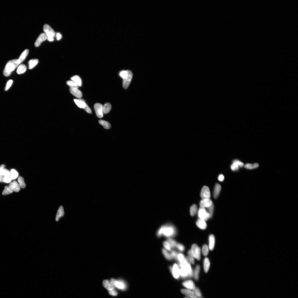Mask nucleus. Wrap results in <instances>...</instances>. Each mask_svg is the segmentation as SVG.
Here are the masks:
<instances>
[{
  "mask_svg": "<svg viewBox=\"0 0 298 298\" xmlns=\"http://www.w3.org/2000/svg\"><path fill=\"white\" fill-rule=\"evenodd\" d=\"M21 63L19 59L12 60L8 62L4 71V75L7 77L9 76Z\"/></svg>",
  "mask_w": 298,
  "mask_h": 298,
  "instance_id": "1",
  "label": "nucleus"
},
{
  "mask_svg": "<svg viewBox=\"0 0 298 298\" xmlns=\"http://www.w3.org/2000/svg\"><path fill=\"white\" fill-rule=\"evenodd\" d=\"M162 235L167 237H171L175 236L176 234V230L174 227L170 225H166L162 226Z\"/></svg>",
  "mask_w": 298,
  "mask_h": 298,
  "instance_id": "2",
  "label": "nucleus"
},
{
  "mask_svg": "<svg viewBox=\"0 0 298 298\" xmlns=\"http://www.w3.org/2000/svg\"><path fill=\"white\" fill-rule=\"evenodd\" d=\"M198 214L199 219L203 220L205 221H207L210 218V215L207 212L206 208L200 207L198 212Z\"/></svg>",
  "mask_w": 298,
  "mask_h": 298,
  "instance_id": "3",
  "label": "nucleus"
},
{
  "mask_svg": "<svg viewBox=\"0 0 298 298\" xmlns=\"http://www.w3.org/2000/svg\"><path fill=\"white\" fill-rule=\"evenodd\" d=\"M191 252L194 258L198 261L201 259V250L200 248L196 244H193L191 247Z\"/></svg>",
  "mask_w": 298,
  "mask_h": 298,
  "instance_id": "4",
  "label": "nucleus"
},
{
  "mask_svg": "<svg viewBox=\"0 0 298 298\" xmlns=\"http://www.w3.org/2000/svg\"><path fill=\"white\" fill-rule=\"evenodd\" d=\"M43 31L47 37L54 38L55 35V33L51 27L48 24H45L43 26Z\"/></svg>",
  "mask_w": 298,
  "mask_h": 298,
  "instance_id": "5",
  "label": "nucleus"
},
{
  "mask_svg": "<svg viewBox=\"0 0 298 298\" xmlns=\"http://www.w3.org/2000/svg\"><path fill=\"white\" fill-rule=\"evenodd\" d=\"M133 74L130 70H129L128 75L125 79H123V86L125 89H127L129 87L133 78Z\"/></svg>",
  "mask_w": 298,
  "mask_h": 298,
  "instance_id": "6",
  "label": "nucleus"
},
{
  "mask_svg": "<svg viewBox=\"0 0 298 298\" xmlns=\"http://www.w3.org/2000/svg\"><path fill=\"white\" fill-rule=\"evenodd\" d=\"M110 281L118 288L123 290L126 289V285L123 281L116 280L113 278L111 279Z\"/></svg>",
  "mask_w": 298,
  "mask_h": 298,
  "instance_id": "7",
  "label": "nucleus"
},
{
  "mask_svg": "<svg viewBox=\"0 0 298 298\" xmlns=\"http://www.w3.org/2000/svg\"><path fill=\"white\" fill-rule=\"evenodd\" d=\"M201 196L202 199L210 198L211 197V193L208 187L205 186L202 188L201 193Z\"/></svg>",
  "mask_w": 298,
  "mask_h": 298,
  "instance_id": "8",
  "label": "nucleus"
},
{
  "mask_svg": "<svg viewBox=\"0 0 298 298\" xmlns=\"http://www.w3.org/2000/svg\"><path fill=\"white\" fill-rule=\"evenodd\" d=\"M103 105L99 103L95 104L94 108L97 116L99 118H102L103 116Z\"/></svg>",
  "mask_w": 298,
  "mask_h": 298,
  "instance_id": "9",
  "label": "nucleus"
},
{
  "mask_svg": "<svg viewBox=\"0 0 298 298\" xmlns=\"http://www.w3.org/2000/svg\"><path fill=\"white\" fill-rule=\"evenodd\" d=\"M170 269L175 278H178L179 277V268L176 264H174L173 266L170 267Z\"/></svg>",
  "mask_w": 298,
  "mask_h": 298,
  "instance_id": "10",
  "label": "nucleus"
},
{
  "mask_svg": "<svg viewBox=\"0 0 298 298\" xmlns=\"http://www.w3.org/2000/svg\"><path fill=\"white\" fill-rule=\"evenodd\" d=\"M47 37L44 33L41 34L38 37L35 43L36 47H39L43 41L47 39Z\"/></svg>",
  "mask_w": 298,
  "mask_h": 298,
  "instance_id": "11",
  "label": "nucleus"
},
{
  "mask_svg": "<svg viewBox=\"0 0 298 298\" xmlns=\"http://www.w3.org/2000/svg\"><path fill=\"white\" fill-rule=\"evenodd\" d=\"M213 204L212 201L210 198L202 199L200 203V206L201 207L205 208L211 206Z\"/></svg>",
  "mask_w": 298,
  "mask_h": 298,
  "instance_id": "12",
  "label": "nucleus"
},
{
  "mask_svg": "<svg viewBox=\"0 0 298 298\" xmlns=\"http://www.w3.org/2000/svg\"><path fill=\"white\" fill-rule=\"evenodd\" d=\"M103 285L105 288L109 291L115 289L116 288L114 284L111 281L108 280H104L103 282Z\"/></svg>",
  "mask_w": 298,
  "mask_h": 298,
  "instance_id": "13",
  "label": "nucleus"
},
{
  "mask_svg": "<svg viewBox=\"0 0 298 298\" xmlns=\"http://www.w3.org/2000/svg\"><path fill=\"white\" fill-rule=\"evenodd\" d=\"M69 89L70 93L79 99H80L82 97V94L78 88L70 87Z\"/></svg>",
  "mask_w": 298,
  "mask_h": 298,
  "instance_id": "14",
  "label": "nucleus"
},
{
  "mask_svg": "<svg viewBox=\"0 0 298 298\" xmlns=\"http://www.w3.org/2000/svg\"><path fill=\"white\" fill-rule=\"evenodd\" d=\"M183 286L188 289L193 290L195 288L194 283L191 280H188L184 281L182 283Z\"/></svg>",
  "mask_w": 298,
  "mask_h": 298,
  "instance_id": "15",
  "label": "nucleus"
},
{
  "mask_svg": "<svg viewBox=\"0 0 298 298\" xmlns=\"http://www.w3.org/2000/svg\"><path fill=\"white\" fill-rule=\"evenodd\" d=\"M9 187L10 189L13 191L18 192H19L20 190V187L18 183L16 181H13L10 184Z\"/></svg>",
  "mask_w": 298,
  "mask_h": 298,
  "instance_id": "16",
  "label": "nucleus"
},
{
  "mask_svg": "<svg viewBox=\"0 0 298 298\" xmlns=\"http://www.w3.org/2000/svg\"><path fill=\"white\" fill-rule=\"evenodd\" d=\"M74 101L76 104L79 108L84 109L87 105L85 101L82 99H74Z\"/></svg>",
  "mask_w": 298,
  "mask_h": 298,
  "instance_id": "17",
  "label": "nucleus"
},
{
  "mask_svg": "<svg viewBox=\"0 0 298 298\" xmlns=\"http://www.w3.org/2000/svg\"><path fill=\"white\" fill-rule=\"evenodd\" d=\"M196 224L198 228L202 230L206 229L207 228V224L205 221L199 219L196 221Z\"/></svg>",
  "mask_w": 298,
  "mask_h": 298,
  "instance_id": "18",
  "label": "nucleus"
},
{
  "mask_svg": "<svg viewBox=\"0 0 298 298\" xmlns=\"http://www.w3.org/2000/svg\"><path fill=\"white\" fill-rule=\"evenodd\" d=\"M209 249L210 250H214L215 244V238L214 235H210L209 237Z\"/></svg>",
  "mask_w": 298,
  "mask_h": 298,
  "instance_id": "19",
  "label": "nucleus"
},
{
  "mask_svg": "<svg viewBox=\"0 0 298 298\" xmlns=\"http://www.w3.org/2000/svg\"><path fill=\"white\" fill-rule=\"evenodd\" d=\"M64 212L63 207L61 206L59 208L56 215V220L58 221L60 218L64 216Z\"/></svg>",
  "mask_w": 298,
  "mask_h": 298,
  "instance_id": "20",
  "label": "nucleus"
},
{
  "mask_svg": "<svg viewBox=\"0 0 298 298\" xmlns=\"http://www.w3.org/2000/svg\"><path fill=\"white\" fill-rule=\"evenodd\" d=\"M181 291L183 294L185 295L188 298H192L195 295L193 291L189 289H182L181 290Z\"/></svg>",
  "mask_w": 298,
  "mask_h": 298,
  "instance_id": "21",
  "label": "nucleus"
},
{
  "mask_svg": "<svg viewBox=\"0 0 298 298\" xmlns=\"http://www.w3.org/2000/svg\"><path fill=\"white\" fill-rule=\"evenodd\" d=\"M221 185L219 184H216L215 186L214 190V197L215 198H217L219 195L221 190Z\"/></svg>",
  "mask_w": 298,
  "mask_h": 298,
  "instance_id": "22",
  "label": "nucleus"
},
{
  "mask_svg": "<svg viewBox=\"0 0 298 298\" xmlns=\"http://www.w3.org/2000/svg\"><path fill=\"white\" fill-rule=\"evenodd\" d=\"M5 165H2L0 166V175L5 176H10V172L7 169H5Z\"/></svg>",
  "mask_w": 298,
  "mask_h": 298,
  "instance_id": "23",
  "label": "nucleus"
},
{
  "mask_svg": "<svg viewBox=\"0 0 298 298\" xmlns=\"http://www.w3.org/2000/svg\"><path fill=\"white\" fill-rule=\"evenodd\" d=\"M71 79L72 81L74 82L78 86H82V80L80 76L77 75H75L72 76Z\"/></svg>",
  "mask_w": 298,
  "mask_h": 298,
  "instance_id": "24",
  "label": "nucleus"
},
{
  "mask_svg": "<svg viewBox=\"0 0 298 298\" xmlns=\"http://www.w3.org/2000/svg\"><path fill=\"white\" fill-rule=\"evenodd\" d=\"M111 108V105L110 103H106L103 106V113L106 114L109 113L110 111Z\"/></svg>",
  "mask_w": 298,
  "mask_h": 298,
  "instance_id": "25",
  "label": "nucleus"
},
{
  "mask_svg": "<svg viewBox=\"0 0 298 298\" xmlns=\"http://www.w3.org/2000/svg\"><path fill=\"white\" fill-rule=\"evenodd\" d=\"M204 269L205 272L207 273L208 272L210 267V262L209 260L207 258H205L204 260Z\"/></svg>",
  "mask_w": 298,
  "mask_h": 298,
  "instance_id": "26",
  "label": "nucleus"
},
{
  "mask_svg": "<svg viewBox=\"0 0 298 298\" xmlns=\"http://www.w3.org/2000/svg\"><path fill=\"white\" fill-rule=\"evenodd\" d=\"M39 60L37 59H32L29 61L28 62L29 68L31 69L35 67L39 63Z\"/></svg>",
  "mask_w": 298,
  "mask_h": 298,
  "instance_id": "27",
  "label": "nucleus"
},
{
  "mask_svg": "<svg viewBox=\"0 0 298 298\" xmlns=\"http://www.w3.org/2000/svg\"><path fill=\"white\" fill-rule=\"evenodd\" d=\"M26 70L27 67L26 65L23 64H21L18 68L17 73L19 74H21L25 72Z\"/></svg>",
  "mask_w": 298,
  "mask_h": 298,
  "instance_id": "28",
  "label": "nucleus"
},
{
  "mask_svg": "<svg viewBox=\"0 0 298 298\" xmlns=\"http://www.w3.org/2000/svg\"><path fill=\"white\" fill-rule=\"evenodd\" d=\"M200 267L199 265H197L193 273L194 278L195 280H197L199 278L200 272Z\"/></svg>",
  "mask_w": 298,
  "mask_h": 298,
  "instance_id": "29",
  "label": "nucleus"
},
{
  "mask_svg": "<svg viewBox=\"0 0 298 298\" xmlns=\"http://www.w3.org/2000/svg\"><path fill=\"white\" fill-rule=\"evenodd\" d=\"M99 122V123L103 127L106 129H109L111 128V125L109 123L104 120H100Z\"/></svg>",
  "mask_w": 298,
  "mask_h": 298,
  "instance_id": "30",
  "label": "nucleus"
},
{
  "mask_svg": "<svg viewBox=\"0 0 298 298\" xmlns=\"http://www.w3.org/2000/svg\"><path fill=\"white\" fill-rule=\"evenodd\" d=\"M29 52V50L28 49H26L22 53L19 59L21 61V63L23 62L25 59Z\"/></svg>",
  "mask_w": 298,
  "mask_h": 298,
  "instance_id": "31",
  "label": "nucleus"
},
{
  "mask_svg": "<svg viewBox=\"0 0 298 298\" xmlns=\"http://www.w3.org/2000/svg\"><path fill=\"white\" fill-rule=\"evenodd\" d=\"M197 212V207L195 204H194L191 206L190 209V214L192 216H195Z\"/></svg>",
  "mask_w": 298,
  "mask_h": 298,
  "instance_id": "32",
  "label": "nucleus"
},
{
  "mask_svg": "<svg viewBox=\"0 0 298 298\" xmlns=\"http://www.w3.org/2000/svg\"><path fill=\"white\" fill-rule=\"evenodd\" d=\"M10 177L12 180L15 179L18 177L19 175L18 172L14 169H12L11 170Z\"/></svg>",
  "mask_w": 298,
  "mask_h": 298,
  "instance_id": "33",
  "label": "nucleus"
},
{
  "mask_svg": "<svg viewBox=\"0 0 298 298\" xmlns=\"http://www.w3.org/2000/svg\"><path fill=\"white\" fill-rule=\"evenodd\" d=\"M19 185L22 188H24L26 187V184L24 181L23 178L21 176L19 177L18 179Z\"/></svg>",
  "mask_w": 298,
  "mask_h": 298,
  "instance_id": "34",
  "label": "nucleus"
},
{
  "mask_svg": "<svg viewBox=\"0 0 298 298\" xmlns=\"http://www.w3.org/2000/svg\"><path fill=\"white\" fill-rule=\"evenodd\" d=\"M258 166L259 165L257 163L253 164H252L248 163L245 166V167L247 169H252L257 168Z\"/></svg>",
  "mask_w": 298,
  "mask_h": 298,
  "instance_id": "35",
  "label": "nucleus"
},
{
  "mask_svg": "<svg viewBox=\"0 0 298 298\" xmlns=\"http://www.w3.org/2000/svg\"><path fill=\"white\" fill-rule=\"evenodd\" d=\"M162 251L163 255L165 256L166 258L169 260H172V259H173V258H172L170 254H169L167 251L165 249H163Z\"/></svg>",
  "mask_w": 298,
  "mask_h": 298,
  "instance_id": "36",
  "label": "nucleus"
},
{
  "mask_svg": "<svg viewBox=\"0 0 298 298\" xmlns=\"http://www.w3.org/2000/svg\"><path fill=\"white\" fill-rule=\"evenodd\" d=\"M214 205L213 204L211 206L206 208L207 211L209 213L210 215V218L212 217L213 216L214 211Z\"/></svg>",
  "mask_w": 298,
  "mask_h": 298,
  "instance_id": "37",
  "label": "nucleus"
},
{
  "mask_svg": "<svg viewBox=\"0 0 298 298\" xmlns=\"http://www.w3.org/2000/svg\"><path fill=\"white\" fill-rule=\"evenodd\" d=\"M202 253L203 255L205 256H207L209 253V248L206 245H204L202 248Z\"/></svg>",
  "mask_w": 298,
  "mask_h": 298,
  "instance_id": "38",
  "label": "nucleus"
},
{
  "mask_svg": "<svg viewBox=\"0 0 298 298\" xmlns=\"http://www.w3.org/2000/svg\"><path fill=\"white\" fill-rule=\"evenodd\" d=\"M5 189L2 192V194L4 195H6L12 193L13 191L11 190L9 186H6L5 187Z\"/></svg>",
  "mask_w": 298,
  "mask_h": 298,
  "instance_id": "39",
  "label": "nucleus"
},
{
  "mask_svg": "<svg viewBox=\"0 0 298 298\" xmlns=\"http://www.w3.org/2000/svg\"><path fill=\"white\" fill-rule=\"evenodd\" d=\"M185 260L186 258L183 254L178 253L177 255V260L178 261L179 263H183L185 261Z\"/></svg>",
  "mask_w": 298,
  "mask_h": 298,
  "instance_id": "40",
  "label": "nucleus"
},
{
  "mask_svg": "<svg viewBox=\"0 0 298 298\" xmlns=\"http://www.w3.org/2000/svg\"><path fill=\"white\" fill-rule=\"evenodd\" d=\"M67 84L71 88H78V86L72 80L67 81Z\"/></svg>",
  "mask_w": 298,
  "mask_h": 298,
  "instance_id": "41",
  "label": "nucleus"
},
{
  "mask_svg": "<svg viewBox=\"0 0 298 298\" xmlns=\"http://www.w3.org/2000/svg\"><path fill=\"white\" fill-rule=\"evenodd\" d=\"M129 70H122L120 72L119 75L123 79H125L128 75Z\"/></svg>",
  "mask_w": 298,
  "mask_h": 298,
  "instance_id": "42",
  "label": "nucleus"
},
{
  "mask_svg": "<svg viewBox=\"0 0 298 298\" xmlns=\"http://www.w3.org/2000/svg\"><path fill=\"white\" fill-rule=\"evenodd\" d=\"M188 257H189L190 259V263L192 264H194L195 263V258L193 256L191 251L190 250L188 251Z\"/></svg>",
  "mask_w": 298,
  "mask_h": 298,
  "instance_id": "43",
  "label": "nucleus"
},
{
  "mask_svg": "<svg viewBox=\"0 0 298 298\" xmlns=\"http://www.w3.org/2000/svg\"><path fill=\"white\" fill-rule=\"evenodd\" d=\"M167 242L170 245L171 247L174 248L176 246L177 243L173 239L169 238L167 239Z\"/></svg>",
  "mask_w": 298,
  "mask_h": 298,
  "instance_id": "44",
  "label": "nucleus"
},
{
  "mask_svg": "<svg viewBox=\"0 0 298 298\" xmlns=\"http://www.w3.org/2000/svg\"><path fill=\"white\" fill-rule=\"evenodd\" d=\"M193 292L195 296L198 298H201L202 295L200 290L198 288H196L193 290Z\"/></svg>",
  "mask_w": 298,
  "mask_h": 298,
  "instance_id": "45",
  "label": "nucleus"
},
{
  "mask_svg": "<svg viewBox=\"0 0 298 298\" xmlns=\"http://www.w3.org/2000/svg\"><path fill=\"white\" fill-rule=\"evenodd\" d=\"M13 82V80H10L7 82L6 86L5 88V91H7L10 89L12 85Z\"/></svg>",
  "mask_w": 298,
  "mask_h": 298,
  "instance_id": "46",
  "label": "nucleus"
},
{
  "mask_svg": "<svg viewBox=\"0 0 298 298\" xmlns=\"http://www.w3.org/2000/svg\"><path fill=\"white\" fill-rule=\"evenodd\" d=\"M163 245L164 247L166 249L169 251H170L171 250V247L170 245H169V243L167 241L164 242Z\"/></svg>",
  "mask_w": 298,
  "mask_h": 298,
  "instance_id": "47",
  "label": "nucleus"
},
{
  "mask_svg": "<svg viewBox=\"0 0 298 298\" xmlns=\"http://www.w3.org/2000/svg\"><path fill=\"white\" fill-rule=\"evenodd\" d=\"M176 247L178 249L181 251H183L185 250V247L183 245L179 243L177 244Z\"/></svg>",
  "mask_w": 298,
  "mask_h": 298,
  "instance_id": "48",
  "label": "nucleus"
},
{
  "mask_svg": "<svg viewBox=\"0 0 298 298\" xmlns=\"http://www.w3.org/2000/svg\"><path fill=\"white\" fill-rule=\"evenodd\" d=\"M239 166L235 163H233L231 166V168L233 171H236L238 170Z\"/></svg>",
  "mask_w": 298,
  "mask_h": 298,
  "instance_id": "49",
  "label": "nucleus"
},
{
  "mask_svg": "<svg viewBox=\"0 0 298 298\" xmlns=\"http://www.w3.org/2000/svg\"><path fill=\"white\" fill-rule=\"evenodd\" d=\"M178 253L176 252V251H172L170 255L171 256L172 258H174L177 260V257Z\"/></svg>",
  "mask_w": 298,
  "mask_h": 298,
  "instance_id": "50",
  "label": "nucleus"
},
{
  "mask_svg": "<svg viewBox=\"0 0 298 298\" xmlns=\"http://www.w3.org/2000/svg\"><path fill=\"white\" fill-rule=\"evenodd\" d=\"M233 163H236L240 167H242L244 166V164L239 160H235L233 161Z\"/></svg>",
  "mask_w": 298,
  "mask_h": 298,
  "instance_id": "51",
  "label": "nucleus"
},
{
  "mask_svg": "<svg viewBox=\"0 0 298 298\" xmlns=\"http://www.w3.org/2000/svg\"><path fill=\"white\" fill-rule=\"evenodd\" d=\"M109 294L113 296H117L118 294V292L117 291L114 289L112 290L109 291Z\"/></svg>",
  "mask_w": 298,
  "mask_h": 298,
  "instance_id": "52",
  "label": "nucleus"
},
{
  "mask_svg": "<svg viewBox=\"0 0 298 298\" xmlns=\"http://www.w3.org/2000/svg\"><path fill=\"white\" fill-rule=\"evenodd\" d=\"M12 179L10 176H5L4 179V182L9 183L12 181Z\"/></svg>",
  "mask_w": 298,
  "mask_h": 298,
  "instance_id": "53",
  "label": "nucleus"
},
{
  "mask_svg": "<svg viewBox=\"0 0 298 298\" xmlns=\"http://www.w3.org/2000/svg\"><path fill=\"white\" fill-rule=\"evenodd\" d=\"M84 109L87 113L90 114H92V112L91 109L89 108L88 105H87Z\"/></svg>",
  "mask_w": 298,
  "mask_h": 298,
  "instance_id": "54",
  "label": "nucleus"
},
{
  "mask_svg": "<svg viewBox=\"0 0 298 298\" xmlns=\"http://www.w3.org/2000/svg\"><path fill=\"white\" fill-rule=\"evenodd\" d=\"M224 176L223 174H220L218 176V179L219 181H222L224 179Z\"/></svg>",
  "mask_w": 298,
  "mask_h": 298,
  "instance_id": "55",
  "label": "nucleus"
},
{
  "mask_svg": "<svg viewBox=\"0 0 298 298\" xmlns=\"http://www.w3.org/2000/svg\"><path fill=\"white\" fill-rule=\"evenodd\" d=\"M62 37L61 35L59 33H57L56 34V38L57 40H60Z\"/></svg>",
  "mask_w": 298,
  "mask_h": 298,
  "instance_id": "56",
  "label": "nucleus"
},
{
  "mask_svg": "<svg viewBox=\"0 0 298 298\" xmlns=\"http://www.w3.org/2000/svg\"><path fill=\"white\" fill-rule=\"evenodd\" d=\"M5 176L4 175H0V182H4V179Z\"/></svg>",
  "mask_w": 298,
  "mask_h": 298,
  "instance_id": "57",
  "label": "nucleus"
},
{
  "mask_svg": "<svg viewBox=\"0 0 298 298\" xmlns=\"http://www.w3.org/2000/svg\"><path fill=\"white\" fill-rule=\"evenodd\" d=\"M47 39L50 42H53L54 40V38L51 37H47Z\"/></svg>",
  "mask_w": 298,
  "mask_h": 298,
  "instance_id": "58",
  "label": "nucleus"
},
{
  "mask_svg": "<svg viewBox=\"0 0 298 298\" xmlns=\"http://www.w3.org/2000/svg\"><path fill=\"white\" fill-rule=\"evenodd\" d=\"M192 298H198V297L196 296L195 295L194 296H193Z\"/></svg>",
  "mask_w": 298,
  "mask_h": 298,
  "instance_id": "59",
  "label": "nucleus"
},
{
  "mask_svg": "<svg viewBox=\"0 0 298 298\" xmlns=\"http://www.w3.org/2000/svg\"><path fill=\"white\" fill-rule=\"evenodd\" d=\"M188 298V297H185V298Z\"/></svg>",
  "mask_w": 298,
  "mask_h": 298,
  "instance_id": "60",
  "label": "nucleus"
}]
</instances>
